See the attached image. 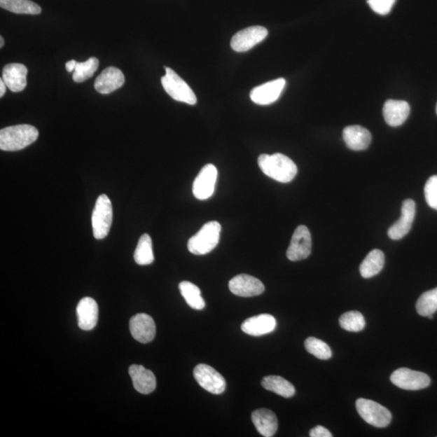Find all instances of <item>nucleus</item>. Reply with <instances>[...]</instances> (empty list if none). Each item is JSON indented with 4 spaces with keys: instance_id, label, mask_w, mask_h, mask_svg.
Wrapping results in <instances>:
<instances>
[{
    "instance_id": "f257e3e1",
    "label": "nucleus",
    "mask_w": 437,
    "mask_h": 437,
    "mask_svg": "<svg viewBox=\"0 0 437 437\" xmlns=\"http://www.w3.org/2000/svg\"><path fill=\"white\" fill-rule=\"evenodd\" d=\"M258 163L263 174L282 183H289L298 174V166L284 154L260 155Z\"/></svg>"
},
{
    "instance_id": "f03ea898",
    "label": "nucleus",
    "mask_w": 437,
    "mask_h": 437,
    "mask_svg": "<svg viewBox=\"0 0 437 437\" xmlns=\"http://www.w3.org/2000/svg\"><path fill=\"white\" fill-rule=\"evenodd\" d=\"M39 135L38 129L28 124L5 127L0 131V149L6 152L22 150L34 144Z\"/></svg>"
},
{
    "instance_id": "7ed1b4c3",
    "label": "nucleus",
    "mask_w": 437,
    "mask_h": 437,
    "mask_svg": "<svg viewBox=\"0 0 437 437\" xmlns=\"http://www.w3.org/2000/svg\"><path fill=\"white\" fill-rule=\"evenodd\" d=\"M221 231L220 223L211 221L205 223L195 236L190 238L189 251L195 255H204L210 253L216 247L220 241Z\"/></svg>"
},
{
    "instance_id": "20e7f679",
    "label": "nucleus",
    "mask_w": 437,
    "mask_h": 437,
    "mask_svg": "<svg viewBox=\"0 0 437 437\" xmlns=\"http://www.w3.org/2000/svg\"><path fill=\"white\" fill-rule=\"evenodd\" d=\"M165 76L161 77V84L168 95L176 102H184L194 106L197 97L186 82L169 67H165Z\"/></svg>"
},
{
    "instance_id": "39448f33",
    "label": "nucleus",
    "mask_w": 437,
    "mask_h": 437,
    "mask_svg": "<svg viewBox=\"0 0 437 437\" xmlns=\"http://www.w3.org/2000/svg\"><path fill=\"white\" fill-rule=\"evenodd\" d=\"M113 222V207L106 195L97 197L92 216L93 236L102 240L108 236Z\"/></svg>"
},
{
    "instance_id": "423d86ee",
    "label": "nucleus",
    "mask_w": 437,
    "mask_h": 437,
    "mask_svg": "<svg viewBox=\"0 0 437 437\" xmlns=\"http://www.w3.org/2000/svg\"><path fill=\"white\" fill-rule=\"evenodd\" d=\"M356 407L361 417L376 428H386L391 422L392 415L389 410L374 401L359 398Z\"/></svg>"
},
{
    "instance_id": "0eeeda50",
    "label": "nucleus",
    "mask_w": 437,
    "mask_h": 437,
    "mask_svg": "<svg viewBox=\"0 0 437 437\" xmlns=\"http://www.w3.org/2000/svg\"><path fill=\"white\" fill-rule=\"evenodd\" d=\"M193 373L197 384L207 391L216 395L226 391V379L215 368L207 364L200 363L195 368Z\"/></svg>"
},
{
    "instance_id": "6e6552de",
    "label": "nucleus",
    "mask_w": 437,
    "mask_h": 437,
    "mask_svg": "<svg viewBox=\"0 0 437 437\" xmlns=\"http://www.w3.org/2000/svg\"><path fill=\"white\" fill-rule=\"evenodd\" d=\"M390 381L400 389L405 390H419L429 387L430 377L426 373L412 370L408 368H401L390 376Z\"/></svg>"
},
{
    "instance_id": "1a4fd4ad",
    "label": "nucleus",
    "mask_w": 437,
    "mask_h": 437,
    "mask_svg": "<svg viewBox=\"0 0 437 437\" xmlns=\"http://www.w3.org/2000/svg\"><path fill=\"white\" fill-rule=\"evenodd\" d=\"M312 238L309 228L300 226L296 228L290 246L287 251V257L290 261L296 262L308 258L311 254Z\"/></svg>"
},
{
    "instance_id": "9d476101",
    "label": "nucleus",
    "mask_w": 437,
    "mask_h": 437,
    "mask_svg": "<svg viewBox=\"0 0 437 437\" xmlns=\"http://www.w3.org/2000/svg\"><path fill=\"white\" fill-rule=\"evenodd\" d=\"M268 31L263 26H251L239 31L233 36L231 48L234 51L246 52L267 38Z\"/></svg>"
},
{
    "instance_id": "9b49d317",
    "label": "nucleus",
    "mask_w": 437,
    "mask_h": 437,
    "mask_svg": "<svg viewBox=\"0 0 437 437\" xmlns=\"http://www.w3.org/2000/svg\"><path fill=\"white\" fill-rule=\"evenodd\" d=\"M218 176L217 169L211 164L201 169L193 184V194L196 199L205 200L214 193Z\"/></svg>"
},
{
    "instance_id": "f8f14e48",
    "label": "nucleus",
    "mask_w": 437,
    "mask_h": 437,
    "mask_svg": "<svg viewBox=\"0 0 437 437\" xmlns=\"http://www.w3.org/2000/svg\"><path fill=\"white\" fill-rule=\"evenodd\" d=\"M231 293L242 298H252L263 293L265 287L258 279L247 274L233 277L228 284Z\"/></svg>"
},
{
    "instance_id": "ddd939ff",
    "label": "nucleus",
    "mask_w": 437,
    "mask_h": 437,
    "mask_svg": "<svg viewBox=\"0 0 437 437\" xmlns=\"http://www.w3.org/2000/svg\"><path fill=\"white\" fill-rule=\"evenodd\" d=\"M286 85L284 78L270 81L255 87L251 92L253 102L260 106H268L278 100Z\"/></svg>"
},
{
    "instance_id": "4468645a",
    "label": "nucleus",
    "mask_w": 437,
    "mask_h": 437,
    "mask_svg": "<svg viewBox=\"0 0 437 437\" xmlns=\"http://www.w3.org/2000/svg\"><path fill=\"white\" fill-rule=\"evenodd\" d=\"M415 216V202L410 199L403 202L402 215L397 222L389 228L388 236L392 240H400L412 230Z\"/></svg>"
},
{
    "instance_id": "2eb2a0df",
    "label": "nucleus",
    "mask_w": 437,
    "mask_h": 437,
    "mask_svg": "<svg viewBox=\"0 0 437 437\" xmlns=\"http://www.w3.org/2000/svg\"><path fill=\"white\" fill-rule=\"evenodd\" d=\"M130 331L135 340L148 343L155 336V324L152 317L146 314H138L130 320Z\"/></svg>"
},
{
    "instance_id": "dca6fc26",
    "label": "nucleus",
    "mask_w": 437,
    "mask_h": 437,
    "mask_svg": "<svg viewBox=\"0 0 437 437\" xmlns=\"http://www.w3.org/2000/svg\"><path fill=\"white\" fill-rule=\"evenodd\" d=\"M125 83V76L117 67H109L102 72L95 81V88L101 95H109L120 88Z\"/></svg>"
},
{
    "instance_id": "f3484780",
    "label": "nucleus",
    "mask_w": 437,
    "mask_h": 437,
    "mask_svg": "<svg viewBox=\"0 0 437 437\" xmlns=\"http://www.w3.org/2000/svg\"><path fill=\"white\" fill-rule=\"evenodd\" d=\"M98 305L97 301L91 298L81 300L77 305L76 314L78 326L83 331L95 329L98 321Z\"/></svg>"
},
{
    "instance_id": "a211bd4d",
    "label": "nucleus",
    "mask_w": 437,
    "mask_h": 437,
    "mask_svg": "<svg viewBox=\"0 0 437 437\" xmlns=\"http://www.w3.org/2000/svg\"><path fill=\"white\" fill-rule=\"evenodd\" d=\"M277 326V320L272 315L260 314L244 321L242 325V330L249 335L258 337L273 332Z\"/></svg>"
},
{
    "instance_id": "6ab92c4d",
    "label": "nucleus",
    "mask_w": 437,
    "mask_h": 437,
    "mask_svg": "<svg viewBox=\"0 0 437 437\" xmlns=\"http://www.w3.org/2000/svg\"><path fill=\"white\" fill-rule=\"evenodd\" d=\"M28 69L22 64H10L4 67L2 79L13 92H20L27 86Z\"/></svg>"
},
{
    "instance_id": "aec40b11",
    "label": "nucleus",
    "mask_w": 437,
    "mask_h": 437,
    "mask_svg": "<svg viewBox=\"0 0 437 437\" xmlns=\"http://www.w3.org/2000/svg\"><path fill=\"white\" fill-rule=\"evenodd\" d=\"M128 371L132 379L133 386L139 393L149 394L154 391L157 387V380L152 371L139 364H132Z\"/></svg>"
},
{
    "instance_id": "412c9836",
    "label": "nucleus",
    "mask_w": 437,
    "mask_h": 437,
    "mask_svg": "<svg viewBox=\"0 0 437 437\" xmlns=\"http://www.w3.org/2000/svg\"><path fill=\"white\" fill-rule=\"evenodd\" d=\"M410 106L407 102L388 100L383 107L384 120L390 127H399L407 120L410 114Z\"/></svg>"
},
{
    "instance_id": "4be33fe9",
    "label": "nucleus",
    "mask_w": 437,
    "mask_h": 437,
    "mask_svg": "<svg viewBox=\"0 0 437 437\" xmlns=\"http://www.w3.org/2000/svg\"><path fill=\"white\" fill-rule=\"evenodd\" d=\"M342 137L347 148L353 151L366 150L372 141L371 133L366 128L358 125L345 127L343 130Z\"/></svg>"
},
{
    "instance_id": "5701e85b",
    "label": "nucleus",
    "mask_w": 437,
    "mask_h": 437,
    "mask_svg": "<svg viewBox=\"0 0 437 437\" xmlns=\"http://www.w3.org/2000/svg\"><path fill=\"white\" fill-rule=\"evenodd\" d=\"M251 419L258 433L265 437H272L277 433L278 419L272 410L261 408L254 410Z\"/></svg>"
},
{
    "instance_id": "b1692460",
    "label": "nucleus",
    "mask_w": 437,
    "mask_h": 437,
    "mask_svg": "<svg viewBox=\"0 0 437 437\" xmlns=\"http://www.w3.org/2000/svg\"><path fill=\"white\" fill-rule=\"evenodd\" d=\"M384 264V255L380 249H373L364 258L360 268L361 277L369 279L381 272Z\"/></svg>"
},
{
    "instance_id": "393cba45",
    "label": "nucleus",
    "mask_w": 437,
    "mask_h": 437,
    "mask_svg": "<svg viewBox=\"0 0 437 437\" xmlns=\"http://www.w3.org/2000/svg\"><path fill=\"white\" fill-rule=\"evenodd\" d=\"M262 386L269 391L274 392L286 398L294 396L296 393L293 384L279 376H267L263 379Z\"/></svg>"
},
{
    "instance_id": "a878e982",
    "label": "nucleus",
    "mask_w": 437,
    "mask_h": 437,
    "mask_svg": "<svg viewBox=\"0 0 437 437\" xmlns=\"http://www.w3.org/2000/svg\"><path fill=\"white\" fill-rule=\"evenodd\" d=\"M134 259L135 263L140 266H146L154 262L153 242L148 234H143L139 238L134 254Z\"/></svg>"
},
{
    "instance_id": "bb28decb",
    "label": "nucleus",
    "mask_w": 437,
    "mask_h": 437,
    "mask_svg": "<svg viewBox=\"0 0 437 437\" xmlns=\"http://www.w3.org/2000/svg\"><path fill=\"white\" fill-rule=\"evenodd\" d=\"M179 289L181 294L192 309L202 310L205 308V301L202 298L201 291L199 287L194 284L183 281L180 283Z\"/></svg>"
},
{
    "instance_id": "cd10ccee",
    "label": "nucleus",
    "mask_w": 437,
    "mask_h": 437,
    "mask_svg": "<svg viewBox=\"0 0 437 437\" xmlns=\"http://www.w3.org/2000/svg\"><path fill=\"white\" fill-rule=\"evenodd\" d=\"M0 7L18 14L39 15L41 8L31 0H0Z\"/></svg>"
},
{
    "instance_id": "c85d7f7f",
    "label": "nucleus",
    "mask_w": 437,
    "mask_h": 437,
    "mask_svg": "<svg viewBox=\"0 0 437 437\" xmlns=\"http://www.w3.org/2000/svg\"><path fill=\"white\" fill-rule=\"evenodd\" d=\"M416 310L420 316L429 317L437 311V288L425 291L416 303Z\"/></svg>"
},
{
    "instance_id": "c756f323",
    "label": "nucleus",
    "mask_w": 437,
    "mask_h": 437,
    "mask_svg": "<svg viewBox=\"0 0 437 437\" xmlns=\"http://www.w3.org/2000/svg\"><path fill=\"white\" fill-rule=\"evenodd\" d=\"M99 67V60L95 57H91L85 62H77L73 81L76 83H83L90 79L97 71Z\"/></svg>"
},
{
    "instance_id": "7c9ffc66",
    "label": "nucleus",
    "mask_w": 437,
    "mask_h": 437,
    "mask_svg": "<svg viewBox=\"0 0 437 437\" xmlns=\"http://www.w3.org/2000/svg\"><path fill=\"white\" fill-rule=\"evenodd\" d=\"M340 325L347 331L359 332L366 326V320L360 312L350 311L340 317Z\"/></svg>"
},
{
    "instance_id": "2f4dec72",
    "label": "nucleus",
    "mask_w": 437,
    "mask_h": 437,
    "mask_svg": "<svg viewBox=\"0 0 437 437\" xmlns=\"http://www.w3.org/2000/svg\"><path fill=\"white\" fill-rule=\"evenodd\" d=\"M307 352L320 359L322 361L329 360L332 356V352L329 346L324 341L314 337H309L305 342Z\"/></svg>"
},
{
    "instance_id": "473e14b6",
    "label": "nucleus",
    "mask_w": 437,
    "mask_h": 437,
    "mask_svg": "<svg viewBox=\"0 0 437 437\" xmlns=\"http://www.w3.org/2000/svg\"><path fill=\"white\" fill-rule=\"evenodd\" d=\"M426 202L430 207L437 211V175L431 176L424 187Z\"/></svg>"
},
{
    "instance_id": "72a5a7b5",
    "label": "nucleus",
    "mask_w": 437,
    "mask_h": 437,
    "mask_svg": "<svg viewBox=\"0 0 437 437\" xmlns=\"http://www.w3.org/2000/svg\"><path fill=\"white\" fill-rule=\"evenodd\" d=\"M367 1L373 12L384 15L391 11L396 0H367Z\"/></svg>"
},
{
    "instance_id": "f704fd0d",
    "label": "nucleus",
    "mask_w": 437,
    "mask_h": 437,
    "mask_svg": "<svg viewBox=\"0 0 437 437\" xmlns=\"http://www.w3.org/2000/svg\"><path fill=\"white\" fill-rule=\"evenodd\" d=\"M310 436L311 437H332V434L330 431H328L324 426H317L310 431Z\"/></svg>"
},
{
    "instance_id": "c9c22d12",
    "label": "nucleus",
    "mask_w": 437,
    "mask_h": 437,
    "mask_svg": "<svg viewBox=\"0 0 437 437\" xmlns=\"http://www.w3.org/2000/svg\"><path fill=\"white\" fill-rule=\"evenodd\" d=\"M76 64H77V62L74 60L67 62V64H66L67 71L69 72L74 71Z\"/></svg>"
},
{
    "instance_id": "e433bc0d",
    "label": "nucleus",
    "mask_w": 437,
    "mask_h": 437,
    "mask_svg": "<svg viewBox=\"0 0 437 437\" xmlns=\"http://www.w3.org/2000/svg\"><path fill=\"white\" fill-rule=\"evenodd\" d=\"M7 88L8 87L6 85H5L3 79L0 80V97H3L4 96L5 92H6Z\"/></svg>"
},
{
    "instance_id": "4c0bfd02",
    "label": "nucleus",
    "mask_w": 437,
    "mask_h": 437,
    "mask_svg": "<svg viewBox=\"0 0 437 437\" xmlns=\"http://www.w3.org/2000/svg\"><path fill=\"white\" fill-rule=\"evenodd\" d=\"M4 45V39L3 38V36H0V48H3V46Z\"/></svg>"
},
{
    "instance_id": "58836bf2",
    "label": "nucleus",
    "mask_w": 437,
    "mask_h": 437,
    "mask_svg": "<svg viewBox=\"0 0 437 437\" xmlns=\"http://www.w3.org/2000/svg\"><path fill=\"white\" fill-rule=\"evenodd\" d=\"M436 113H437V105H436Z\"/></svg>"
}]
</instances>
